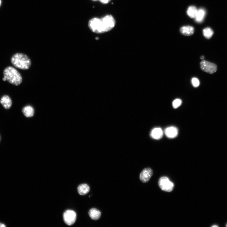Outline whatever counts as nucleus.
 <instances>
[{
  "instance_id": "1",
  "label": "nucleus",
  "mask_w": 227,
  "mask_h": 227,
  "mask_svg": "<svg viewBox=\"0 0 227 227\" xmlns=\"http://www.w3.org/2000/svg\"><path fill=\"white\" fill-rule=\"evenodd\" d=\"M115 25V19L111 15H108L101 18H93L88 23L91 31L98 34L108 32L112 30Z\"/></svg>"
},
{
  "instance_id": "2",
  "label": "nucleus",
  "mask_w": 227,
  "mask_h": 227,
  "mask_svg": "<svg viewBox=\"0 0 227 227\" xmlns=\"http://www.w3.org/2000/svg\"><path fill=\"white\" fill-rule=\"evenodd\" d=\"M11 60L12 63L16 67L23 70L29 69L31 65L30 58L26 55L21 53L14 54Z\"/></svg>"
},
{
  "instance_id": "3",
  "label": "nucleus",
  "mask_w": 227,
  "mask_h": 227,
  "mask_svg": "<svg viewBox=\"0 0 227 227\" xmlns=\"http://www.w3.org/2000/svg\"><path fill=\"white\" fill-rule=\"evenodd\" d=\"M4 78L9 83L18 86L22 82L23 79L20 74L15 68L9 66L3 71Z\"/></svg>"
},
{
  "instance_id": "4",
  "label": "nucleus",
  "mask_w": 227,
  "mask_h": 227,
  "mask_svg": "<svg viewBox=\"0 0 227 227\" xmlns=\"http://www.w3.org/2000/svg\"><path fill=\"white\" fill-rule=\"evenodd\" d=\"M158 185L163 191L166 192H171L174 188L173 183L170 182L169 179L166 177H162L160 178Z\"/></svg>"
},
{
  "instance_id": "5",
  "label": "nucleus",
  "mask_w": 227,
  "mask_h": 227,
  "mask_svg": "<svg viewBox=\"0 0 227 227\" xmlns=\"http://www.w3.org/2000/svg\"><path fill=\"white\" fill-rule=\"evenodd\" d=\"M200 67L203 71L210 74L215 73L217 69V66L216 64L205 60H203L201 62Z\"/></svg>"
},
{
  "instance_id": "6",
  "label": "nucleus",
  "mask_w": 227,
  "mask_h": 227,
  "mask_svg": "<svg viewBox=\"0 0 227 227\" xmlns=\"http://www.w3.org/2000/svg\"><path fill=\"white\" fill-rule=\"evenodd\" d=\"M63 218L65 223L68 225H71L74 223L76 220V213L74 211L67 210L64 213Z\"/></svg>"
},
{
  "instance_id": "7",
  "label": "nucleus",
  "mask_w": 227,
  "mask_h": 227,
  "mask_svg": "<svg viewBox=\"0 0 227 227\" xmlns=\"http://www.w3.org/2000/svg\"><path fill=\"white\" fill-rule=\"evenodd\" d=\"M153 175V171L150 168L144 169L140 175L139 178L140 181L144 183L147 182Z\"/></svg>"
},
{
  "instance_id": "8",
  "label": "nucleus",
  "mask_w": 227,
  "mask_h": 227,
  "mask_svg": "<svg viewBox=\"0 0 227 227\" xmlns=\"http://www.w3.org/2000/svg\"><path fill=\"white\" fill-rule=\"evenodd\" d=\"M178 130L177 128L171 126L167 128L165 130L166 136L170 139H173L176 137L178 135Z\"/></svg>"
},
{
  "instance_id": "9",
  "label": "nucleus",
  "mask_w": 227,
  "mask_h": 227,
  "mask_svg": "<svg viewBox=\"0 0 227 227\" xmlns=\"http://www.w3.org/2000/svg\"><path fill=\"white\" fill-rule=\"evenodd\" d=\"M163 132L162 129L160 128H154L151 131L150 136L151 138L155 139H159L163 136Z\"/></svg>"
},
{
  "instance_id": "10",
  "label": "nucleus",
  "mask_w": 227,
  "mask_h": 227,
  "mask_svg": "<svg viewBox=\"0 0 227 227\" xmlns=\"http://www.w3.org/2000/svg\"><path fill=\"white\" fill-rule=\"evenodd\" d=\"M195 31L193 27L190 26H184L180 29V32L183 35L187 36L192 35Z\"/></svg>"
},
{
  "instance_id": "11",
  "label": "nucleus",
  "mask_w": 227,
  "mask_h": 227,
  "mask_svg": "<svg viewBox=\"0 0 227 227\" xmlns=\"http://www.w3.org/2000/svg\"><path fill=\"white\" fill-rule=\"evenodd\" d=\"M1 103L4 107L7 109L10 108L12 104L11 99L7 95H4L2 97Z\"/></svg>"
},
{
  "instance_id": "12",
  "label": "nucleus",
  "mask_w": 227,
  "mask_h": 227,
  "mask_svg": "<svg viewBox=\"0 0 227 227\" xmlns=\"http://www.w3.org/2000/svg\"><path fill=\"white\" fill-rule=\"evenodd\" d=\"M89 215L91 218L93 220H99L101 216V212L96 208H92L89 211Z\"/></svg>"
},
{
  "instance_id": "13",
  "label": "nucleus",
  "mask_w": 227,
  "mask_h": 227,
  "mask_svg": "<svg viewBox=\"0 0 227 227\" xmlns=\"http://www.w3.org/2000/svg\"><path fill=\"white\" fill-rule=\"evenodd\" d=\"M90 188L87 184L80 185L78 187V192L80 195L83 196L87 194L90 191Z\"/></svg>"
},
{
  "instance_id": "14",
  "label": "nucleus",
  "mask_w": 227,
  "mask_h": 227,
  "mask_svg": "<svg viewBox=\"0 0 227 227\" xmlns=\"http://www.w3.org/2000/svg\"><path fill=\"white\" fill-rule=\"evenodd\" d=\"M206 14L204 9H200L198 10L197 15L196 17V21L198 23L202 22L204 20Z\"/></svg>"
},
{
  "instance_id": "15",
  "label": "nucleus",
  "mask_w": 227,
  "mask_h": 227,
  "mask_svg": "<svg viewBox=\"0 0 227 227\" xmlns=\"http://www.w3.org/2000/svg\"><path fill=\"white\" fill-rule=\"evenodd\" d=\"M23 112L25 117H29L33 116L34 114V110L31 106H27L24 107L23 109Z\"/></svg>"
},
{
  "instance_id": "16",
  "label": "nucleus",
  "mask_w": 227,
  "mask_h": 227,
  "mask_svg": "<svg viewBox=\"0 0 227 227\" xmlns=\"http://www.w3.org/2000/svg\"><path fill=\"white\" fill-rule=\"evenodd\" d=\"M198 10L195 6H190L187 9V15L191 18H195L197 15Z\"/></svg>"
},
{
  "instance_id": "17",
  "label": "nucleus",
  "mask_w": 227,
  "mask_h": 227,
  "mask_svg": "<svg viewBox=\"0 0 227 227\" xmlns=\"http://www.w3.org/2000/svg\"><path fill=\"white\" fill-rule=\"evenodd\" d=\"M204 36L207 39H209L212 37L214 34L212 30L210 27H207L203 31Z\"/></svg>"
},
{
  "instance_id": "18",
  "label": "nucleus",
  "mask_w": 227,
  "mask_h": 227,
  "mask_svg": "<svg viewBox=\"0 0 227 227\" xmlns=\"http://www.w3.org/2000/svg\"><path fill=\"white\" fill-rule=\"evenodd\" d=\"M182 101L179 99H176L172 103V106L175 109H177L180 106L182 105Z\"/></svg>"
},
{
  "instance_id": "19",
  "label": "nucleus",
  "mask_w": 227,
  "mask_h": 227,
  "mask_svg": "<svg viewBox=\"0 0 227 227\" xmlns=\"http://www.w3.org/2000/svg\"><path fill=\"white\" fill-rule=\"evenodd\" d=\"M192 83L193 86L195 88H197L199 86L200 82L197 78H193L192 80Z\"/></svg>"
},
{
  "instance_id": "20",
  "label": "nucleus",
  "mask_w": 227,
  "mask_h": 227,
  "mask_svg": "<svg viewBox=\"0 0 227 227\" xmlns=\"http://www.w3.org/2000/svg\"><path fill=\"white\" fill-rule=\"evenodd\" d=\"M93 1H99L103 4H107L110 2L111 0H92Z\"/></svg>"
},
{
  "instance_id": "21",
  "label": "nucleus",
  "mask_w": 227,
  "mask_h": 227,
  "mask_svg": "<svg viewBox=\"0 0 227 227\" xmlns=\"http://www.w3.org/2000/svg\"><path fill=\"white\" fill-rule=\"evenodd\" d=\"M204 56H201L200 59H201L203 60L204 59Z\"/></svg>"
},
{
  "instance_id": "22",
  "label": "nucleus",
  "mask_w": 227,
  "mask_h": 227,
  "mask_svg": "<svg viewBox=\"0 0 227 227\" xmlns=\"http://www.w3.org/2000/svg\"><path fill=\"white\" fill-rule=\"evenodd\" d=\"M0 225H2V226H3V227H4V226L5 227V225L4 224H2L1 223H0Z\"/></svg>"
},
{
  "instance_id": "23",
  "label": "nucleus",
  "mask_w": 227,
  "mask_h": 227,
  "mask_svg": "<svg viewBox=\"0 0 227 227\" xmlns=\"http://www.w3.org/2000/svg\"><path fill=\"white\" fill-rule=\"evenodd\" d=\"M212 226V227H218V226L217 225H214Z\"/></svg>"
},
{
  "instance_id": "24",
  "label": "nucleus",
  "mask_w": 227,
  "mask_h": 227,
  "mask_svg": "<svg viewBox=\"0 0 227 227\" xmlns=\"http://www.w3.org/2000/svg\"><path fill=\"white\" fill-rule=\"evenodd\" d=\"M1 0H0V5H1Z\"/></svg>"
},
{
  "instance_id": "25",
  "label": "nucleus",
  "mask_w": 227,
  "mask_h": 227,
  "mask_svg": "<svg viewBox=\"0 0 227 227\" xmlns=\"http://www.w3.org/2000/svg\"><path fill=\"white\" fill-rule=\"evenodd\" d=\"M226 226L227 227V225H226Z\"/></svg>"
}]
</instances>
